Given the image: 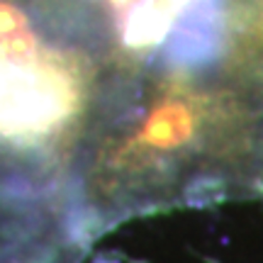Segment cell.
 <instances>
[{
	"instance_id": "1",
	"label": "cell",
	"mask_w": 263,
	"mask_h": 263,
	"mask_svg": "<svg viewBox=\"0 0 263 263\" xmlns=\"http://www.w3.org/2000/svg\"><path fill=\"white\" fill-rule=\"evenodd\" d=\"M129 61L103 0H0V263L83 244L76 163Z\"/></svg>"
},
{
	"instance_id": "2",
	"label": "cell",
	"mask_w": 263,
	"mask_h": 263,
	"mask_svg": "<svg viewBox=\"0 0 263 263\" xmlns=\"http://www.w3.org/2000/svg\"><path fill=\"white\" fill-rule=\"evenodd\" d=\"M263 200V93L212 68L132 59L73 178L83 244L178 205Z\"/></svg>"
},
{
	"instance_id": "3",
	"label": "cell",
	"mask_w": 263,
	"mask_h": 263,
	"mask_svg": "<svg viewBox=\"0 0 263 263\" xmlns=\"http://www.w3.org/2000/svg\"><path fill=\"white\" fill-rule=\"evenodd\" d=\"M219 71L263 93V0H224Z\"/></svg>"
}]
</instances>
